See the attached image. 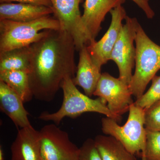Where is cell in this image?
Masks as SVG:
<instances>
[{"instance_id":"16","label":"cell","mask_w":160,"mask_h":160,"mask_svg":"<svg viewBox=\"0 0 160 160\" xmlns=\"http://www.w3.org/2000/svg\"><path fill=\"white\" fill-rule=\"evenodd\" d=\"M94 140L103 160H136L134 155L112 137L98 135Z\"/></svg>"},{"instance_id":"2","label":"cell","mask_w":160,"mask_h":160,"mask_svg":"<svg viewBox=\"0 0 160 160\" xmlns=\"http://www.w3.org/2000/svg\"><path fill=\"white\" fill-rule=\"evenodd\" d=\"M61 89L63 90V100L60 109L52 113L44 112L40 115L38 119L46 122L52 121L58 126L65 118H75L85 112H93L111 118L118 123L121 122L122 117L112 113L106 101L100 98L93 99L83 94L77 88L72 78L64 80Z\"/></svg>"},{"instance_id":"10","label":"cell","mask_w":160,"mask_h":160,"mask_svg":"<svg viewBox=\"0 0 160 160\" xmlns=\"http://www.w3.org/2000/svg\"><path fill=\"white\" fill-rule=\"evenodd\" d=\"M111 21L109 29L98 42H94L87 46V49L93 63L101 69L103 65L110 60L112 49L122 26V21L127 15L122 5L119 6L110 12Z\"/></svg>"},{"instance_id":"12","label":"cell","mask_w":160,"mask_h":160,"mask_svg":"<svg viewBox=\"0 0 160 160\" xmlns=\"http://www.w3.org/2000/svg\"><path fill=\"white\" fill-rule=\"evenodd\" d=\"M24 103L16 92L0 81V109L21 129L32 126L28 118L29 113L24 107Z\"/></svg>"},{"instance_id":"11","label":"cell","mask_w":160,"mask_h":160,"mask_svg":"<svg viewBox=\"0 0 160 160\" xmlns=\"http://www.w3.org/2000/svg\"><path fill=\"white\" fill-rule=\"evenodd\" d=\"M125 1L85 0L82 21L90 44L95 42L106 14L117 6L122 5Z\"/></svg>"},{"instance_id":"19","label":"cell","mask_w":160,"mask_h":160,"mask_svg":"<svg viewBox=\"0 0 160 160\" xmlns=\"http://www.w3.org/2000/svg\"><path fill=\"white\" fill-rule=\"evenodd\" d=\"M146 131V148L142 160H160V132Z\"/></svg>"},{"instance_id":"20","label":"cell","mask_w":160,"mask_h":160,"mask_svg":"<svg viewBox=\"0 0 160 160\" xmlns=\"http://www.w3.org/2000/svg\"><path fill=\"white\" fill-rule=\"evenodd\" d=\"M152 83L148 91L136 99L135 104L144 109L160 100V76L152 78Z\"/></svg>"},{"instance_id":"7","label":"cell","mask_w":160,"mask_h":160,"mask_svg":"<svg viewBox=\"0 0 160 160\" xmlns=\"http://www.w3.org/2000/svg\"><path fill=\"white\" fill-rule=\"evenodd\" d=\"M39 132L42 160H78L80 148L70 140L68 133L57 125H46Z\"/></svg>"},{"instance_id":"15","label":"cell","mask_w":160,"mask_h":160,"mask_svg":"<svg viewBox=\"0 0 160 160\" xmlns=\"http://www.w3.org/2000/svg\"><path fill=\"white\" fill-rule=\"evenodd\" d=\"M53 14L51 7L26 3H3L0 5V20L28 22Z\"/></svg>"},{"instance_id":"13","label":"cell","mask_w":160,"mask_h":160,"mask_svg":"<svg viewBox=\"0 0 160 160\" xmlns=\"http://www.w3.org/2000/svg\"><path fill=\"white\" fill-rule=\"evenodd\" d=\"M39 141V131L32 126L20 129L11 145V160H42Z\"/></svg>"},{"instance_id":"4","label":"cell","mask_w":160,"mask_h":160,"mask_svg":"<svg viewBox=\"0 0 160 160\" xmlns=\"http://www.w3.org/2000/svg\"><path fill=\"white\" fill-rule=\"evenodd\" d=\"M59 22L50 16L28 22L0 20V52L30 46L46 34V29H59Z\"/></svg>"},{"instance_id":"21","label":"cell","mask_w":160,"mask_h":160,"mask_svg":"<svg viewBox=\"0 0 160 160\" xmlns=\"http://www.w3.org/2000/svg\"><path fill=\"white\" fill-rule=\"evenodd\" d=\"M146 130L160 132V100L145 109Z\"/></svg>"},{"instance_id":"6","label":"cell","mask_w":160,"mask_h":160,"mask_svg":"<svg viewBox=\"0 0 160 160\" xmlns=\"http://www.w3.org/2000/svg\"><path fill=\"white\" fill-rule=\"evenodd\" d=\"M138 22L136 18L127 16L118 37L110 56L117 65L119 72V78L129 85L132 78V70L135 65L136 46L134 42Z\"/></svg>"},{"instance_id":"9","label":"cell","mask_w":160,"mask_h":160,"mask_svg":"<svg viewBox=\"0 0 160 160\" xmlns=\"http://www.w3.org/2000/svg\"><path fill=\"white\" fill-rule=\"evenodd\" d=\"M93 95L106 101L109 110L121 117L133 103L129 85L107 72L102 73Z\"/></svg>"},{"instance_id":"24","label":"cell","mask_w":160,"mask_h":160,"mask_svg":"<svg viewBox=\"0 0 160 160\" xmlns=\"http://www.w3.org/2000/svg\"><path fill=\"white\" fill-rule=\"evenodd\" d=\"M139 7L145 12L146 17L149 19H152L154 16L155 13L150 5L149 0H132Z\"/></svg>"},{"instance_id":"22","label":"cell","mask_w":160,"mask_h":160,"mask_svg":"<svg viewBox=\"0 0 160 160\" xmlns=\"http://www.w3.org/2000/svg\"><path fill=\"white\" fill-rule=\"evenodd\" d=\"M78 160H103L95 144L94 140L87 139L80 148Z\"/></svg>"},{"instance_id":"1","label":"cell","mask_w":160,"mask_h":160,"mask_svg":"<svg viewBox=\"0 0 160 160\" xmlns=\"http://www.w3.org/2000/svg\"><path fill=\"white\" fill-rule=\"evenodd\" d=\"M31 61L29 85L33 97L42 102H51L62 88L64 80L74 79V41L62 29H46V34L30 46Z\"/></svg>"},{"instance_id":"3","label":"cell","mask_w":160,"mask_h":160,"mask_svg":"<svg viewBox=\"0 0 160 160\" xmlns=\"http://www.w3.org/2000/svg\"><path fill=\"white\" fill-rule=\"evenodd\" d=\"M135 42V69L129 87L137 99L144 94L147 85L160 69V46L150 39L139 22Z\"/></svg>"},{"instance_id":"23","label":"cell","mask_w":160,"mask_h":160,"mask_svg":"<svg viewBox=\"0 0 160 160\" xmlns=\"http://www.w3.org/2000/svg\"><path fill=\"white\" fill-rule=\"evenodd\" d=\"M13 2L46 6L52 8V5L50 0H0L1 3H12Z\"/></svg>"},{"instance_id":"8","label":"cell","mask_w":160,"mask_h":160,"mask_svg":"<svg viewBox=\"0 0 160 160\" xmlns=\"http://www.w3.org/2000/svg\"><path fill=\"white\" fill-rule=\"evenodd\" d=\"M82 0H50L55 18L59 22L62 30L67 32L74 40L79 51L90 42L82 23L79 5Z\"/></svg>"},{"instance_id":"14","label":"cell","mask_w":160,"mask_h":160,"mask_svg":"<svg viewBox=\"0 0 160 160\" xmlns=\"http://www.w3.org/2000/svg\"><path fill=\"white\" fill-rule=\"evenodd\" d=\"M79 58L76 75L73 79L76 86L82 88L85 94L89 97L93 95L101 75V69L95 65L87 46L79 50Z\"/></svg>"},{"instance_id":"5","label":"cell","mask_w":160,"mask_h":160,"mask_svg":"<svg viewBox=\"0 0 160 160\" xmlns=\"http://www.w3.org/2000/svg\"><path fill=\"white\" fill-rule=\"evenodd\" d=\"M129 116L123 126L116 120L107 117L102 120L103 133L116 139L133 155L142 156L146 148V129L145 126V109L132 103Z\"/></svg>"},{"instance_id":"18","label":"cell","mask_w":160,"mask_h":160,"mask_svg":"<svg viewBox=\"0 0 160 160\" xmlns=\"http://www.w3.org/2000/svg\"><path fill=\"white\" fill-rule=\"evenodd\" d=\"M0 81L6 83L16 92L24 103L30 102L33 97L27 72L16 70L1 72Z\"/></svg>"},{"instance_id":"25","label":"cell","mask_w":160,"mask_h":160,"mask_svg":"<svg viewBox=\"0 0 160 160\" xmlns=\"http://www.w3.org/2000/svg\"><path fill=\"white\" fill-rule=\"evenodd\" d=\"M0 160H4V155L3 150L2 148H0Z\"/></svg>"},{"instance_id":"17","label":"cell","mask_w":160,"mask_h":160,"mask_svg":"<svg viewBox=\"0 0 160 160\" xmlns=\"http://www.w3.org/2000/svg\"><path fill=\"white\" fill-rule=\"evenodd\" d=\"M31 61L30 46L0 52V72L23 71L29 72Z\"/></svg>"}]
</instances>
